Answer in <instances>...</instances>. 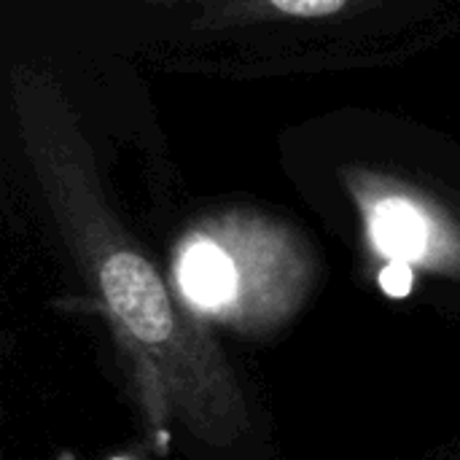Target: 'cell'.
<instances>
[{"label":"cell","instance_id":"6da1fadb","mask_svg":"<svg viewBox=\"0 0 460 460\" xmlns=\"http://www.w3.org/2000/svg\"><path fill=\"white\" fill-rule=\"evenodd\" d=\"M8 84L30 170L108 310L148 415L156 423L178 420L210 445L240 437L248 412L229 367L175 310L167 283L111 210L92 146L62 84L32 65H16Z\"/></svg>","mask_w":460,"mask_h":460},{"label":"cell","instance_id":"7a4b0ae2","mask_svg":"<svg viewBox=\"0 0 460 460\" xmlns=\"http://www.w3.org/2000/svg\"><path fill=\"white\" fill-rule=\"evenodd\" d=\"M310 253L296 232L253 210L194 224L175 251L181 296L202 315L261 329L288 315L310 283Z\"/></svg>","mask_w":460,"mask_h":460},{"label":"cell","instance_id":"3957f363","mask_svg":"<svg viewBox=\"0 0 460 460\" xmlns=\"http://www.w3.org/2000/svg\"><path fill=\"white\" fill-rule=\"evenodd\" d=\"M372 248L394 267L460 278V218L426 189L388 172L342 170Z\"/></svg>","mask_w":460,"mask_h":460},{"label":"cell","instance_id":"277c9868","mask_svg":"<svg viewBox=\"0 0 460 460\" xmlns=\"http://www.w3.org/2000/svg\"><path fill=\"white\" fill-rule=\"evenodd\" d=\"M380 0H210L205 3L197 27L221 30L259 22H315L337 19L361 11Z\"/></svg>","mask_w":460,"mask_h":460},{"label":"cell","instance_id":"5b68a950","mask_svg":"<svg viewBox=\"0 0 460 460\" xmlns=\"http://www.w3.org/2000/svg\"><path fill=\"white\" fill-rule=\"evenodd\" d=\"M146 3H194V0H146ZM210 3V0H208Z\"/></svg>","mask_w":460,"mask_h":460}]
</instances>
